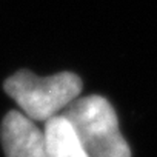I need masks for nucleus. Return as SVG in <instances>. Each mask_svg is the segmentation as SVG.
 I'll list each match as a JSON object with an SVG mask.
<instances>
[{
    "mask_svg": "<svg viewBox=\"0 0 157 157\" xmlns=\"http://www.w3.org/2000/svg\"><path fill=\"white\" fill-rule=\"evenodd\" d=\"M78 142L91 157H131L111 103L102 96L75 99L63 113Z\"/></svg>",
    "mask_w": 157,
    "mask_h": 157,
    "instance_id": "nucleus-1",
    "label": "nucleus"
},
{
    "mask_svg": "<svg viewBox=\"0 0 157 157\" xmlns=\"http://www.w3.org/2000/svg\"><path fill=\"white\" fill-rule=\"evenodd\" d=\"M6 157H48L45 132L23 113L11 111L0 129Z\"/></svg>",
    "mask_w": 157,
    "mask_h": 157,
    "instance_id": "nucleus-3",
    "label": "nucleus"
},
{
    "mask_svg": "<svg viewBox=\"0 0 157 157\" xmlns=\"http://www.w3.org/2000/svg\"><path fill=\"white\" fill-rule=\"evenodd\" d=\"M5 91L31 120H48L59 116L82 91V80L72 72L39 77L22 69L5 82Z\"/></svg>",
    "mask_w": 157,
    "mask_h": 157,
    "instance_id": "nucleus-2",
    "label": "nucleus"
},
{
    "mask_svg": "<svg viewBox=\"0 0 157 157\" xmlns=\"http://www.w3.org/2000/svg\"><path fill=\"white\" fill-rule=\"evenodd\" d=\"M48 157H91L63 116H54L45 123Z\"/></svg>",
    "mask_w": 157,
    "mask_h": 157,
    "instance_id": "nucleus-4",
    "label": "nucleus"
}]
</instances>
